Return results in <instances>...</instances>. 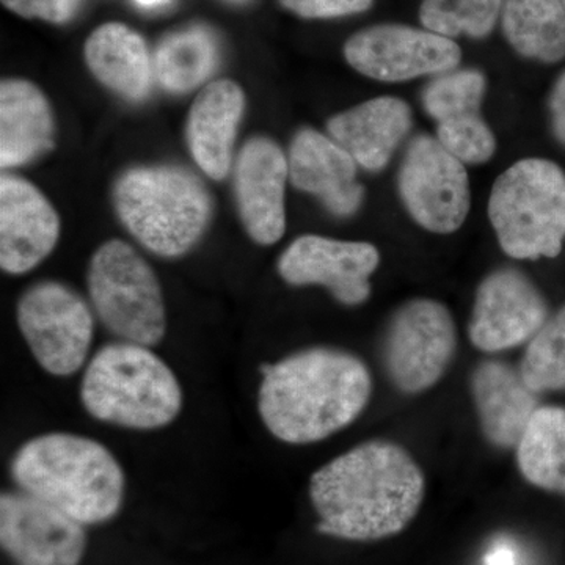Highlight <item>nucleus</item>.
<instances>
[{
  "label": "nucleus",
  "instance_id": "obj_11",
  "mask_svg": "<svg viewBox=\"0 0 565 565\" xmlns=\"http://www.w3.org/2000/svg\"><path fill=\"white\" fill-rule=\"evenodd\" d=\"M344 57L363 76L381 82H405L455 71L462 51L455 40L427 29L381 24L351 36Z\"/></svg>",
  "mask_w": 565,
  "mask_h": 565
},
{
  "label": "nucleus",
  "instance_id": "obj_29",
  "mask_svg": "<svg viewBox=\"0 0 565 565\" xmlns=\"http://www.w3.org/2000/svg\"><path fill=\"white\" fill-rule=\"evenodd\" d=\"M437 140L463 163H484L497 151L494 134L481 114L438 122Z\"/></svg>",
  "mask_w": 565,
  "mask_h": 565
},
{
  "label": "nucleus",
  "instance_id": "obj_34",
  "mask_svg": "<svg viewBox=\"0 0 565 565\" xmlns=\"http://www.w3.org/2000/svg\"><path fill=\"white\" fill-rule=\"evenodd\" d=\"M136 2L145 9H156V7L166 6L170 0H136Z\"/></svg>",
  "mask_w": 565,
  "mask_h": 565
},
{
  "label": "nucleus",
  "instance_id": "obj_21",
  "mask_svg": "<svg viewBox=\"0 0 565 565\" xmlns=\"http://www.w3.org/2000/svg\"><path fill=\"white\" fill-rule=\"evenodd\" d=\"M54 147V118L46 96L32 82L7 79L0 85V166L35 161Z\"/></svg>",
  "mask_w": 565,
  "mask_h": 565
},
{
  "label": "nucleus",
  "instance_id": "obj_28",
  "mask_svg": "<svg viewBox=\"0 0 565 565\" xmlns=\"http://www.w3.org/2000/svg\"><path fill=\"white\" fill-rule=\"evenodd\" d=\"M487 81L478 70L449 71L435 76L423 92V106L435 121L459 120L481 114Z\"/></svg>",
  "mask_w": 565,
  "mask_h": 565
},
{
  "label": "nucleus",
  "instance_id": "obj_7",
  "mask_svg": "<svg viewBox=\"0 0 565 565\" xmlns=\"http://www.w3.org/2000/svg\"><path fill=\"white\" fill-rule=\"evenodd\" d=\"M88 294L99 321L114 337L154 348L167 332L161 282L139 252L111 239L93 253Z\"/></svg>",
  "mask_w": 565,
  "mask_h": 565
},
{
  "label": "nucleus",
  "instance_id": "obj_35",
  "mask_svg": "<svg viewBox=\"0 0 565 565\" xmlns=\"http://www.w3.org/2000/svg\"><path fill=\"white\" fill-rule=\"evenodd\" d=\"M230 2L244 3V2H247V0H230Z\"/></svg>",
  "mask_w": 565,
  "mask_h": 565
},
{
  "label": "nucleus",
  "instance_id": "obj_15",
  "mask_svg": "<svg viewBox=\"0 0 565 565\" xmlns=\"http://www.w3.org/2000/svg\"><path fill=\"white\" fill-rule=\"evenodd\" d=\"M288 178V159L274 140L247 141L237 159L234 192L245 232L256 244H277L286 232Z\"/></svg>",
  "mask_w": 565,
  "mask_h": 565
},
{
  "label": "nucleus",
  "instance_id": "obj_14",
  "mask_svg": "<svg viewBox=\"0 0 565 565\" xmlns=\"http://www.w3.org/2000/svg\"><path fill=\"white\" fill-rule=\"evenodd\" d=\"M381 264L373 244L305 234L278 259V273L292 286L319 285L338 302L356 307L371 296V275Z\"/></svg>",
  "mask_w": 565,
  "mask_h": 565
},
{
  "label": "nucleus",
  "instance_id": "obj_3",
  "mask_svg": "<svg viewBox=\"0 0 565 565\" xmlns=\"http://www.w3.org/2000/svg\"><path fill=\"white\" fill-rule=\"evenodd\" d=\"M10 473L22 492L55 505L85 526L110 522L125 503L121 463L109 448L85 435H36L14 452Z\"/></svg>",
  "mask_w": 565,
  "mask_h": 565
},
{
  "label": "nucleus",
  "instance_id": "obj_5",
  "mask_svg": "<svg viewBox=\"0 0 565 565\" xmlns=\"http://www.w3.org/2000/svg\"><path fill=\"white\" fill-rule=\"evenodd\" d=\"M122 225L148 250L178 258L206 232L211 200L199 178L178 167H140L115 185Z\"/></svg>",
  "mask_w": 565,
  "mask_h": 565
},
{
  "label": "nucleus",
  "instance_id": "obj_13",
  "mask_svg": "<svg viewBox=\"0 0 565 565\" xmlns=\"http://www.w3.org/2000/svg\"><path fill=\"white\" fill-rule=\"evenodd\" d=\"M548 318L537 286L520 270L504 267L479 285L468 334L479 351L501 352L530 343Z\"/></svg>",
  "mask_w": 565,
  "mask_h": 565
},
{
  "label": "nucleus",
  "instance_id": "obj_8",
  "mask_svg": "<svg viewBox=\"0 0 565 565\" xmlns=\"http://www.w3.org/2000/svg\"><path fill=\"white\" fill-rule=\"evenodd\" d=\"M18 329L41 370L70 377L87 366L95 334L88 303L68 286L43 281L22 294Z\"/></svg>",
  "mask_w": 565,
  "mask_h": 565
},
{
  "label": "nucleus",
  "instance_id": "obj_2",
  "mask_svg": "<svg viewBox=\"0 0 565 565\" xmlns=\"http://www.w3.org/2000/svg\"><path fill=\"white\" fill-rule=\"evenodd\" d=\"M259 418L277 440L310 445L351 426L370 404L373 377L355 353L310 348L259 366Z\"/></svg>",
  "mask_w": 565,
  "mask_h": 565
},
{
  "label": "nucleus",
  "instance_id": "obj_10",
  "mask_svg": "<svg viewBox=\"0 0 565 565\" xmlns=\"http://www.w3.org/2000/svg\"><path fill=\"white\" fill-rule=\"evenodd\" d=\"M405 210L430 233L451 234L467 221L471 206L465 163L437 137L418 136L408 145L399 170Z\"/></svg>",
  "mask_w": 565,
  "mask_h": 565
},
{
  "label": "nucleus",
  "instance_id": "obj_26",
  "mask_svg": "<svg viewBox=\"0 0 565 565\" xmlns=\"http://www.w3.org/2000/svg\"><path fill=\"white\" fill-rule=\"evenodd\" d=\"M503 10V0H424L419 20L427 31L446 39H486Z\"/></svg>",
  "mask_w": 565,
  "mask_h": 565
},
{
  "label": "nucleus",
  "instance_id": "obj_30",
  "mask_svg": "<svg viewBox=\"0 0 565 565\" xmlns=\"http://www.w3.org/2000/svg\"><path fill=\"white\" fill-rule=\"evenodd\" d=\"M286 10L307 20H330L370 10L374 0H280Z\"/></svg>",
  "mask_w": 565,
  "mask_h": 565
},
{
  "label": "nucleus",
  "instance_id": "obj_36",
  "mask_svg": "<svg viewBox=\"0 0 565 565\" xmlns=\"http://www.w3.org/2000/svg\"><path fill=\"white\" fill-rule=\"evenodd\" d=\"M561 2H563L564 9H565V0H561Z\"/></svg>",
  "mask_w": 565,
  "mask_h": 565
},
{
  "label": "nucleus",
  "instance_id": "obj_33",
  "mask_svg": "<svg viewBox=\"0 0 565 565\" xmlns=\"http://www.w3.org/2000/svg\"><path fill=\"white\" fill-rule=\"evenodd\" d=\"M484 565H516L515 552L505 542H497L487 552Z\"/></svg>",
  "mask_w": 565,
  "mask_h": 565
},
{
  "label": "nucleus",
  "instance_id": "obj_18",
  "mask_svg": "<svg viewBox=\"0 0 565 565\" xmlns=\"http://www.w3.org/2000/svg\"><path fill=\"white\" fill-rule=\"evenodd\" d=\"M327 129L356 166L381 172L412 129V109L396 96H379L334 115Z\"/></svg>",
  "mask_w": 565,
  "mask_h": 565
},
{
  "label": "nucleus",
  "instance_id": "obj_27",
  "mask_svg": "<svg viewBox=\"0 0 565 565\" xmlns=\"http://www.w3.org/2000/svg\"><path fill=\"white\" fill-rule=\"evenodd\" d=\"M519 371L537 394L565 392V305L527 343Z\"/></svg>",
  "mask_w": 565,
  "mask_h": 565
},
{
  "label": "nucleus",
  "instance_id": "obj_9",
  "mask_svg": "<svg viewBox=\"0 0 565 565\" xmlns=\"http://www.w3.org/2000/svg\"><path fill=\"white\" fill-rule=\"evenodd\" d=\"M456 349V323L448 308L437 300L415 299L393 315L382 356L394 388L419 394L440 382Z\"/></svg>",
  "mask_w": 565,
  "mask_h": 565
},
{
  "label": "nucleus",
  "instance_id": "obj_6",
  "mask_svg": "<svg viewBox=\"0 0 565 565\" xmlns=\"http://www.w3.org/2000/svg\"><path fill=\"white\" fill-rule=\"evenodd\" d=\"M489 218L514 259L556 258L565 241V172L548 159H522L494 181Z\"/></svg>",
  "mask_w": 565,
  "mask_h": 565
},
{
  "label": "nucleus",
  "instance_id": "obj_25",
  "mask_svg": "<svg viewBox=\"0 0 565 565\" xmlns=\"http://www.w3.org/2000/svg\"><path fill=\"white\" fill-rule=\"evenodd\" d=\"M217 46L210 32L202 28L185 29L166 36L154 55L159 84L167 90H192L214 70Z\"/></svg>",
  "mask_w": 565,
  "mask_h": 565
},
{
  "label": "nucleus",
  "instance_id": "obj_22",
  "mask_svg": "<svg viewBox=\"0 0 565 565\" xmlns=\"http://www.w3.org/2000/svg\"><path fill=\"white\" fill-rule=\"evenodd\" d=\"M85 62L107 88L139 102L150 92L152 65L147 43L128 25L107 22L85 41Z\"/></svg>",
  "mask_w": 565,
  "mask_h": 565
},
{
  "label": "nucleus",
  "instance_id": "obj_1",
  "mask_svg": "<svg viewBox=\"0 0 565 565\" xmlns=\"http://www.w3.org/2000/svg\"><path fill=\"white\" fill-rule=\"evenodd\" d=\"M308 492L319 533L373 542L411 525L422 508L426 479L403 446L370 440L316 470Z\"/></svg>",
  "mask_w": 565,
  "mask_h": 565
},
{
  "label": "nucleus",
  "instance_id": "obj_32",
  "mask_svg": "<svg viewBox=\"0 0 565 565\" xmlns=\"http://www.w3.org/2000/svg\"><path fill=\"white\" fill-rule=\"evenodd\" d=\"M553 134L565 147V71L557 77L548 99Z\"/></svg>",
  "mask_w": 565,
  "mask_h": 565
},
{
  "label": "nucleus",
  "instance_id": "obj_19",
  "mask_svg": "<svg viewBox=\"0 0 565 565\" xmlns=\"http://www.w3.org/2000/svg\"><path fill=\"white\" fill-rule=\"evenodd\" d=\"M471 396L482 434L497 448H516L541 405L520 371L497 360L479 363L471 374Z\"/></svg>",
  "mask_w": 565,
  "mask_h": 565
},
{
  "label": "nucleus",
  "instance_id": "obj_17",
  "mask_svg": "<svg viewBox=\"0 0 565 565\" xmlns=\"http://www.w3.org/2000/svg\"><path fill=\"white\" fill-rule=\"evenodd\" d=\"M289 180L299 191L318 196L338 217H349L362 206L364 189L356 181V162L332 137L305 128L289 150Z\"/></svg>",
  "mask_w": 565,
  "mask_h": 565
},
{
  "label": "nucleus",
  "instance_id": "obj_24",
  "mask_svg": "<svg viewBox=\"0 0 565 565\" xmlns=\"http://www.w3.org/2000/svg\"><path fill=\"white\" fill-rule=\"evenodd\" d=\"M516 465L530 484L565 494V408L535 411L516 445Z\"/></svg>",
  "mask_w": 565,
  "mask_h": 565
},
{
  "label": "nucleus",
  "instance_id": "obj_23",
  "mask_svg": "<svg viewBox=\"0 0 565 565\" xmlns=\"http://www.w3.org/2000/svg\"><path fill=\"white\" fill-rule=\"evenodd\" d=\"M505 40L520 55L542 63L565 58V9L561 0H503Z\"/></svg>",
  "mask_w": 565,
  "mask_h": 565
},
{
  "label": "nucleus",
  "instance_id": "obj_20",
  "mask_svg": "<svg viewBox=\"0 0 565 565\" xmlns=\"http://www.w3.org/2000/svg\"><path fill=\"white\" fill-rule=\"evenodd\" d=\"M244 106V93L233 81L212 82L192 104L189 150L196 166L212 180H223L232 169L233 145Z\"/></svg>",
  "mask_w": 565,
  "mask_h": 565
},
{
  "label": "nucleus",
  "instance_id": "obj_4",
  "mask_svg": "<svg viewBox=\"0 0 565 565\" xmlns=\"http://www.w3.org/2000/svg\"><path fill=\"white\" fill-rule=\"evenodd\" d=\"M81 403L92 418L131 430H158L180 416L184 394L172 367L143 344L118 341L85 366Z\"/></svg>",
  "mask_w": 565,
  "mask_h": 565
},
{
  "label": "nucleus",
  "instance_id": "obj_16",
  "mask_svg": "<svg viewBox=\"0 0 565 565\" xmlns=\"http://www.w3.org/2000/svg\"><path fill=\"white\" fill-rule=\"evenodd\" d=\"M61 221L52 204L22 178L0 180V266L3 273H31L54 250Z\"/></svg>",
  "mask_w": 565,
  "mask_h": 565
},
{
  "label": "nucleus",
  "instance_id": "obj_31",
  "mask_svg": "<svg viewBox=\"0 0 565 565\" xmlns=\"http://www.w3.org/2000/svg\"><path fill=\"white\" fill-rule=\"evenodd\" d=\"M3 6L28 20L65 24L76 17L81 0H2Z\"/></svg>",
  "mask_w": 565,
  "mask_h": 565
},
{
  "label": "nucleus",
  "instance_id": "obj_12",
  "mask_svg": "<svg viewBox=\"0 0 565 565\" xmlns=\"http://www.w3.org/2000/svg\"><path fill=\"white\" fill-rule=\"evenodd\" d=\"M85 527L22 490L0 497V545L17 565H79L87 552Z\"/></svg>",
  "mask_w": 565,
  "mask_h": 565
}]
</instances>
